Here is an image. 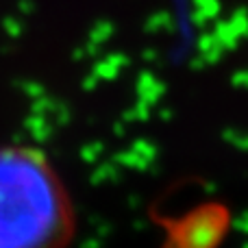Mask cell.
I'll return each instance as SVG.
<instances>
[{
	"instance_id": "1",
	"label": "cell",
	"mask_w": 248,
	"mask_h": 248,
	"mask_svg": "<svg viewBox=\"0 0 248 248\" xmlns=\"http://www.w3.org/2000/svg\"><path fill=\"white\" fill-rule=\"evenodd\" d=\"M74 207L39 148L0 144V248H68Z\"/></svg>"
}]
</instances>
